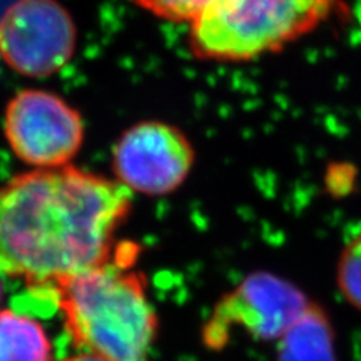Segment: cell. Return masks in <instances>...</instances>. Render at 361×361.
Listing matches in <instances>:
<instances>
[{"instance_id": "obj_1", "label": "cell", "mask_w": 361, "mask_h": 361, "mask_svg": "<svg viewBox=\"0 0 361 361\" xmlns=\"http://www.w3.org/2000/svg\"><path fill=\"white\" fill-rule=\"evenodd\" d=\"M131 208L116 179L70 164L17 175L0 187V276L53 300L62 281L110 261Z\"/></svg>"}, {"instance_id": "obj_2", "label": "cell", "mask_w": 361, "mask_h": 361, "mask_svg": "<svg viewBox=\"0 0 361 361\" xmlns=\"http://www.w3.org/2000/svg\"><path fill=\"white\" fill-rule=\"evenodd\" d=\"M139 250L119 243L110 261L62 281L53 290L75 348L107 361H149L158 316L142 273Z\"/></svg>"}, {"instance_id": "obj_3", "label": "cell", "mask_w": 361, "mask_h": 361, "mask_svg": "<svg viewBox=\"0 0 361 361\" xmlns=\"http://www.w3.org/2000/svg\"><path fill=\"white\" fill-rule=\"evenodd\" d=\"M334 4L336 0H212L190 25V49L205 61H252L312 32Z\"/></svg>"}, {"instance_id": "obj_4", "label": "cell", "mask_w": 361, "mask_h": 361, "mask_svg": "<svg viewBox=\"0 0 361 361\" xmlns=\"http://www.w3.org/2000/svg\"><path fill=\"white\" fill-rule=\"evenodd\" d=\"M75 47V21L58 0H16L0 17V59L23 77L58 74Z\"/></svg>"}, {"instance_id": "obj_5", "label": "cell", "mask_w": 361, "mask_h": 361, "mask_svg": "<svg viewBox=\"0 0 361 361\" xmlns=\"http://www.w3.org/2000/svg\"><path fill=\"white\" fill-rule=\"evenodd\" d=\"M195 146L173 123L140 121L121 134L111 152L115 179L133 195H172L195 167Z\"/></svg>"}, {"instance_id": "obj_6", "label": "cell", "mask_w": 361, "mask_h": 361, "mask_svg": "<svg viewBox=\"0 0 361 361\" xmlns=\"http://www.w3.org/2000/svg\"><path fill=\"white\" fill-rule=\"evenodd\" d=\"M4 130L14 154L37 169L68 166L85 140L78 110L42 89H23L9 99Z\"/></svg>"}, {"instance_id": "obj_7", "label": "cell", "mask_w": 361, "mask_h": 361, "mask_svg": "<svg viewBox=\"0 0 361 361\" xmlns=\"http://www.w3.org/2000/svg\"><path fill=\"white\" fill-rule=\"evenodd\" d=\"M310 301L289 280L257 271L219 301L203 329L205 345L219 348L233 330L257 341H279L306 312Z\"/></svg>"}, {"instance_id": "obj_8", "label": "cell", "mask_w": 361, "mask_h": 361, "mask_svg": "<svg viewBox=\"0 0 361 361\" xmlns=\"http://www.w3.org/2000/svg\"><path fill=\"white\" fill-rule=\"evenodd\" d=\"M277 342V361H337L331 322L313 302Z\"/></svg>"}, {"instance_id": "obj_9", "label": "cell", "mask_w": 361, "mask_h": 361, "mask_svg": "<svg viewBox=\"0 0 361 361\" xmlns=\"http://www.w3.org/2000/svg\"><path fill=\"white\" fill-rule=\"evenodd\" d=\"M0 361H51L41 324L14 310H0Z\"/></svg>"}, {"instance_id": "obj_10", "label": "cell", "mask_w": 361, "mask_h": 361, "mask_svg": "<svg viewBox=\"0 0 361 361\" xmlns=\"http://www.w3.org/2000/svg\"><path fill=\"white\" fill-rule=\"evenodd\" d=\"M336 281L349 306L361 312V232L349 240L337 259Z\"/></svg>"}, {"instance_id": "obj_11", "label": "cell", "mask_w": 361, "mask_h": 361, "mask_svg": "<svg viewBox=\"0 0 361 361\" xmlns=\"http://www.w3.org/2000/svg\"><path fill=\"white\" fill-rule=\"evenodd\" d=\"M130 2L158 18L191 25L211 5L212 0H130Z\"/></svg>"}, {"instance_id": "obj_12", "label": "cell", "mask_w": 361, "mask_h": 361, "mask_svg": "<svg viewBox=\"0 0 361 361\" xmlns=\"http://www.w3.org/2000/svg\"><path fill=\"white\" fill-rule=\"evenodd\" d=\"M63 361H107V360L101 358V357H98L95 354H90V353H78L75 355H71V357L65 358Z\"/></svg>"}, {"instance_id": "obj_13", "label": "cell", "mask_w": 361, "mask_h": 361, "mask_svg": "<svg viewBox=\"0 0 361 361\" xmlns=\"http://www.w3.org/2000/svg\"><path fill=\"white\" fill-rule=\"evenodd\" d=\"M2 297H4V288H2V281H0V302H2Z\"/></svg>"}]
</instances>
